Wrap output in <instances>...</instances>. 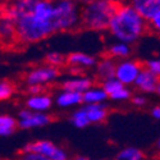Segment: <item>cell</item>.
<instances>
[{
  "label": "cell",
  "instance_id": "cell-1",
  "mask_svg": "<svg viewBox=\"0 0 160 160\" xmlns=\"http://www.w3.org/2000/svg\"><path fill=\"white\" fill-rule=\"evenodd\" d=\"M0 13L13 21L16 40L22 44H33L81 26L79 4L71 0H18L7 4Z\"/></svg>",
  "mask_w": 160,
  "mask_h": 160
},
{
  "label": "cell",
  "instance_id": "cell-2",
  "mask_svg": "<svg viewBox=\"0 0 160 160\" xmlns=\"http://www.w3.org/2000/svg\"><path fill=\"white\" fill-rule=\"evenodd\" d=\"M146 22L131 4L118 3L108 30L121 42L132 44L146 32Z\"/></svg>",
  "mask_w": 160,
  "mask_h": 160
},
{
  "label": "cell",
  "instance_id": "cell-3",
  "mask_svg": "<svg viewBox=\"0 0 160 160\" xmlns=\"http://www.w3.org/2000/svg\"><path fill=\"white\" fill-rule=\"evenodd\" d=\"M117 7L118 3L109 0H92L83 3L82 8H79L81 26L94 31L108 30Z\"/></svg>",
  "mask_w": 160,
  "mask_h": 160
},
{
  "label": "cell",
  "instance_id": "cell-4",
  "mask_svg": "<svg viewBox=\"0 0 160 160\" xmlns=\"http://www.w3.org/2000/svg\"><path fill=\"white\" fill-rule=\"evenodd\" d=\"M21 152H35L45 156L49 160H69L64 149L59 148L58 145L48 140H40L26 143L22 148Z\"/></svg>",
  "mask_w": 160,
  "mask_h": 160
},
{
  "label": "cell",
  "instance_id": "cell-5",
  "mask_svg": "<svg viewBox=\"0 0 160 160\" xmlns=\"http://www.w3.org/2000/svg\"><path fill=\"white\" fill-rule=\"evenodd\" d=\"M59 68H54L50 65H42L30 71L26 76V82L28 86H42L50 83L59 77Z\"/></svg>",
  "mask_w": 160,
  "mask_h": 160
},
{
  "label": "cell",
  "instance_id": "cell-6",
  "mask_svg": "<svg viewBox=\"0 0 160 160\" xmlns=\"http://www.w3.org/2000/svg\"><path fill=\"white\" fill-rule=\"evenodd\" d=\"M141 69H142L141 63L135 62V60H123L121 63H117L115 78L124 86L135 83Z\"/></svg>",
  "mask_w": 160,
  "mask_h": 160
},
{
  "label": "cell",
  "instance_id": "cell-7",
  "mask_svg": "<svg viewBox=\"0 0 160 160\" xmlns=\"http://www.w3.org/2000/svg\"><path fill=\"white\" fill-rule=\"evenodd\" d=\"M51 117L46 113L31 112L28 109H23L18 113V127L22 129H31L36 127H42L51 122Z\"/></svg>",
  "mask_w": 160,
  "mask_h": 160
},
{
  "label": "cell",
  "instance_id": "cell-8",
  "mask_svg": "<svg viewBox=\"0 0 160 160\" xmlns=\"http://www.w3.org/2000/svg\"><path fill=\"white\" fill-rule=\"evenodd\" d=\"M129 4L146 22H150L160 12V0H135Z\"/></svg>",
  "mask_w": 160,
  "mask_h": 160
},
{
  "label": "cell",
  "instance_id": "cell-9",
  "mask_svg": "<svg viewBox=\"0 0 160 160\" xmlns=\"http://www.w3.org/2000/svg\"><path fill=\"white\" fill-rule=\"evenodd\" d=\"M94 85L92 79L88 77H74L65 79L60 83V88L63 91H72V92H78V94H83L87 90H90Z\"/></svg>",
  "mask_w": 160,
  "mask_h": 160
},
{
  "label": "cell",
  "instance_id": "cell-10",
  "mask_svg": "<svg viewBox=\"0 0 160 160\" xmlns=\"http://www.w3.org/2000/svg\"><path fill=\"white\" fill-rule=\"evenodd\" d=\"M158 82H159V78L142 67L141 72L138 73L135 81V86L138 87L142 92H155Z\"/></svg>",
  "mask_w": 160,
  "mask_h": 160
},
{
  "label": "cell",
  "instance_id": "cell-11",
  "mask_svg": "<svg viewBox=\"0 0 160 160\" xmlns=\"http://www.w3.org/2000/svg\"><path fill=\"white\" fill-rule=\"evenodd\" d=\"M65 63L72 67V69L77 68H91L98 64V60L85 52H72L68 57H65Z\"/></svg>",
  "mask_w": 160,
  "mask_h": 160
},
{
  "label": "cell",
  "instance_id": "cell-12",
  "mask_svg": "<svg viewBox=\"0 0 160 160\" xmlns=\"http://www.w3.org/2000/svg\"><path fill=\"white\" fill-rule=\"evenodd\" d=\"M27 105V109L31 112H37V113H45L46 110H49L52 105V100L49 95H35V96H30L26 101Z\"/></svg>",
  "mask_w": 160,
  "mask_h": 160
},
{
  "label": "cell",
  "instance_id": "cell-13",
  "mask_svg": "<svg viewBox=\"0 0 160 160\" xmlns=\"http://www.w3.org/2000/svg\"><path fill=\"white\" fill-rule=\"evenodd\" d=\"M83 109L87 114V118L91 123H101L105 121V118L108 117V108L106 105L102 104H88L85 105Z\"/></svg>",
  "mask_w": 160,
  "mask_h": 160
},
{
  "label": "cell",
  "instance_id": "cell-14",
  "mask_svg": "<svg viewBox=\"0 0 160 160\" xmlns=\"http://www.w3.org/2000/svg\"><path fill=\"white\" fill-rule=\"evenodd\" d=\"M115 67H117V63L112 58H104L102 60H100L96 64L98 77L100 79H102V82L106 81V79L114 78L115 77Z\"/></svg>",
  "mask_w": 160,
  "mask_h": 160
},
{
  "label": "cell",
  "instance_id": "cell-15",
  "mask_svg": "<svg viewBox=\"0 0 160 160\" xmlns=\"http://www.w3.org/2000/svg\"><path fill=\"white\" fill-rule=\"evenodd\" d=\"M0 40L2 41H14L16 27L13 21L0 13Z\"/></svg>",
  "mask_w": 160,
  "mask_h": 160
},
{
  "label": "cell",
  "instance_id": "cell-16",
  "mask_svg": "<svg viewBox=\"0 0 160 160\" xmlns=\"http://www.w3.org/2000/svg\"><path fill=\"white\" fill-rule=\"evenodd\" d=\"M106 99H108V95L105 94V91L101 87L92 86L90 90H87L86 92L82 94V102H85L86 105H88V104H102Z\"/></svg>",
  "mask_w": 160,
  "mask_h": 160
},
{
  "label": "cell",
  "instance_id": "cell-17",
  "mask_svg": "<svg viewBox=\"0 0 160 160\" xmlns=\"http://www.w3.org/2000/svg\"><path fill=\"white\" fill-rule=\"evenodd\" d=\"M82 102V94L72 91H62L57 96V104L62 108H68V106L78 105Z\"/></svg>",
  "mask_w": 160,
  "mask_h": 160
},
{
  "label": "cell",
  "instance_id": "cell-18",
  "mask_svg": "<svg viewBox=\"0 0 160 160\" xmlns=\"http://www.w3.org/2000/svg\"><path fill=\"white\" fill-rule=\"evenodd\" d=\"M18 128V122L10 115L0 114V136H9Z\"/></svg>",
  "mask_w": 160,
  "mask_h": 160
},
{
  "label": "cell",
  "instance_id": "cell-19",
  "mask_svg": "<svg viewBox=\"0 0 160 160\" xmlns=\"http://www.w3.org/2000/svg\"><path fill=\"white\" fill-rule=\"evenodd\" d=\"M143 159H145L143 152L140 149L132 148V146L121 150L115 158V160H143Z\"/></svg>",
  "mask_w": 160,
  "mask_h": 160
},
{
  "label": "cell",
  "instance_id": "cell-20",
  "mask_svg": "<svg viewBox=\"0 0 160 160\" xmlns=\"http://www.w3.org/2000/svg\"><path fill=\"white\" fill-rule=\"evenodd\" d=\"M109 52V58L114 59V58H127L131 54V46L128 44L124 42H117L114 45H112L108 49Z\"/></svg>",
  "mask_w": 160,
  "mask_h": 160
},
{
  "label": "cell",
  "instance_id": "cell-21",
  "mask_svg": "<svg viewBox=\"0 0 160 160\" xmlns=\"http://www.w3.org/2000/svg\"><path fill=\"white\" fill-rule=\"evenodd\" d=\"M71 122L77 128H85V127H87L90 124V121H88L87 114H86V112H85L83 108L73 112V114L71 117Z\"/></svg>",
  "mask_w": 160,
  "mask_h": 160
},
{
  "label": "cell",
  "instance_id": "cell-22",
  "mask_svg": "<svg viewBox=\"0 0 160 160\" xmlns=\"http://www.w3.org/2000/svg\"><path fill=\"white\" fill-rule=\"evenodd\" d=\"M123 87H124V85H122L115 77L114 78H110V79H106V81H104L102 85H101V88L105 91V94L108 95V98L110 95H113L114 92H117L118 90L123 88Z\"/></svg>",
  "mask_w": 160,
  "mask_h": 160
},
{
  "label": "cell",
  "instance_id": "cell-23",
  "mask_svg": "<svg viewBox=\"0 0 160 160\" xmlns=\"http://www.w3.org/2000/svg\"><path fill=\"white\" fill-rule=\"evenodd\" d=\"M45 60H46V65L54 67V68H59V67L65 64V57L62 55L60 52H49Z\"/></svg>",
  "mask_w": 160,
  "mask_h": 160
},
{
  "label": "cell",
  "instance_id": "cell-24",
  "mask_svg": "<svg viewBox=\"0 0 160 160\" xmlns=\"http://www.w3.org/2000/svg\"><path fill=\"white\" fill-rule=\"evenodd\" d=\"M13 92H14V87L9 81H0V100L9 99Z\"/></svg>",
  "mask_w": 160,
  "mask_h": 160
},
{
  "label": "cell",
  "instance_id": "cell-25",
  "mask_svg": "<svg viewBox=\"0 0 160 160\" xmlns=\"http://www.w3.org/2000/svg\"><path fill=\"white\" fill-rule=\"evenodd\" d=\"M145 69L151 72L154 76H156L160 79V59H151L145 63Z\"/></svg>",
  "mask_w": 160,
  "mask_h": 160
},
{
  "label": "cell",
  "instance_id": "cell-26",
  "mask_svg": "<svg viewBox=\"0 0 160 160\" xmlns=\"http://www.w3.org/2000/svg\"><path fill=\"white\" fill-rule=\"evenodd\" d=\"M112 100H117V101H123V100H128L131 98V91L124 86L123 88L118 90L117 92H114L113 95L109 96Z\"/></svg>",
  "mask_w": 160,
  "mask_h": 160
},
{
  "label": "cell",
  "instance_id": "cell-27",
  "mask_svg": "<svg viewBox=\"0 0 160 160\" xmlns=\"http://www.w3.org/2000/svg\"><path fill=\"white\" fill-rule=\"evenodd\" d=\"M18 160H49V159L35 152H21Z\"/></svg>",
  "mask_w": 160,
  "mask_h": 160
},
{
  "label": "cell",
  "instance_id": "cell-28",
  "mask_svg": "<svg viewBox=\"0 0 160 160\" xmlns=\"http://www.w3.org/2000/svg\"><path fill=\"white\" fill-rule=\"evenodd\" d=\"M150 23V26H151V27L156 31V32H159L160 33V12L158 13V14L149 22Z\"/></svg>",
  "mask_w": 160,
  "mask_h": 160
},
{
  "label": "cell",
  "instance_id": "cell-29",
  "mask_svg": "<svg viewBox=\"0 0 160 160\" xmlns=\"http://www.w3.org/2000/svg\"><path fill=\"white\" fill-rule=\"evenodd\" d=\"M44 87L42 86H28L27 91L31 94V96H35V95H40L42 92Z\"/></svg>",
  "mask_w": 160,
  "mask_h": 160
},
{
  "label": "cell",
  "instance_id": "cell-30",
  "mask_svg": "<svg viewBox=\"0 0 160 160\" xmlns=\"http://www.w3.org/2000/svg\"><path fill=\"white\" fill-rule=\"evenodd\" d=\"M132 102L133 105H136V106H143L146 104V99L141 95H136V96H133L132 98Z\"/></svg>",
  "mask_w": 160,
  "mask_h": 160
},
{
  "label": "cell",
  "instance_id": "cell-31",
  "mask_svg": "<svg viewBox=\"0 0 160 160\" xmlns=\"http://www.w3.org/2000/svg\"><path fill=\"white\" fill-rule=\"evenodd\" d=\"M151 114L155 119H158V121H160V105L158 106H154L152 110H151Z\"/></svg>",
  "mask_w": 160,
  "mask_h": 160
},
{
  "label": "cell",
  "instance_id": "cell-32",
  "mask_svg": "<svg viewBox=\"0 0 160 160\" xmlns=\"http://www.w3.org/2000/svg\"><path fill=\"white\" fill-rule=\"evenodd\" d=\"M155 92L160 96V79H159V82H158V86H156V90H155Z\"/></svg>",
  "mask_w": 160,
  "mask_h": 160
},
{
  "label": "cell",
  "instance_id": "cell-33",
  "mask_svg": "<svg viewBox=\"0 0 160 160\" xmlns=\"http://www.w3.org/2000/svg\"><path fill=\"white\" fill-rule=\"evenodd\" d=\"M158 149L160 150V138H159V141H158Z\"/></svg>",
  "mask_w": 160,
  "mask_h": 160
},
{
  "label": "cell",
  "instance_id": "cell-34",
  "mask_svg": "<svg viewBox=\"0 0 160 160\" xmlns=\"http://www.w3.org/2000/svg\"><path fill=\"white\" fill-rule=\"evenodd\" d=\"M99 160H105V159H99Z\"/></svg>",
  "mask_w": 160,
  "mask_h": 160
},
{
  "label": "cell",
  "instance_id": "cell-35",
  "mask_svg": "<svg viewBox=\"0 0 160 160\" xmlns=\"http://www.w3.org/2000/svg\"><path fill=\"white\" fill-rule=\"evenodd\" d=\"M72 160H74V159H72Z\"/></svg>",
  "mask_w": 160,
  "mask_h": 160
}]
</instances>
